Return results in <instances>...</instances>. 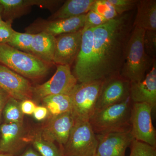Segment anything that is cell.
Instances as JSON below:
<instances>
[{
	"instance_id": "1",
	"label": "cell",
	"mask_w": 156,
	"mask_h": 156,
	"mask_svg": "<svg viewBox=\"0 0 156 156\" xmlns=\"http://www.w3.org/2000/svg\"><path fill=\"white\" fill-rule=\"evenodd\" d=\"M130 12L93 28V60L90 81L121 75L126 45L133 27Z\"/></svg>"
},
{
	"instance_id": "2",
	"label": "cell",
	"mask_w": 156,
	"mask_h": 156,
	"mask_svg": "<svg viewBox=\"0 0 156 156\" xmlns=\"http://www.w3.org/2000/svg\"><path fill=\"white\" fill-rule=\"evenodd\" d=\"M145 30L134 27L125 50L121 76L130 83H138L144 79L147 71L155 59L146 53L144 46Z\"/></svg>"
},
{
	"instance_id": "3",
	"label": "cell",
	"mask_w": 156,
	"mask_h": 156,
	"mask_svg": "<svg viewBox=\"0 0 156 156\" xmlns=\"http://www.w3.org/2000/svg\"><path fill=\"white\" fill-rule=\"evenodd\" d=\"M132 104L129 96L119 103L95 111L89 121L95 134L99 135L131 130Z\"/></svg>"
},
{
	"instance_id": "4",
	"label": "cell",
	"mask_w": 156,
	"mask_h": 156,
	"mask_svg": "<svg viewBox=\"0 0 156 156\" xmlns=\"http://www.w3.org/2000/svg\"><path fill=\"white\" fill-rule=\"evenodd\" d=\"M0 64L26 78L31 79L42 77L50 68V64L36 56L7 44H0Z\"/></svg>"
},
{
	"instance_id": "5",
	"label": "cell",
	"mask_w": 156,
	"mask_h": 156,
	"mask_svg": "<svg viewBox=\"0 0 156 156\" xmlns=\"http://www.w3.org/2000/svg\"><path fill=\"white\" fill-rule=\"evenodd\" d=\"M103 81H89L76 85L70 93L71 112L76 120L88 121L94 114Z\"/></svg>"
},
{
	"instance_id": "6",
	"label": "cell",
	"mask_w": 156,
	"mask_h": 156,
	"mask_svg": "<svg viewBox=\"0 0 156 156\" xmlns=\"http://www.w3.org/2000/svg\"><path fill=\"white\" fill-rule=\"evenodd\" d=\"M98 143L89 122L75 120L67 142L61 150L63 156H95Z\"/></svg>"
},
{
	"instance_id": "7",
	"label": "cell",
	"mask_w": 156,
	"mask_h": 156,
	"mask_svg": "<svg viewBox=\"0 0 156 156\" xmlns=\"http://www.w3.org/2000/svg\"><path fill=\"white\" fill-rule=\"evenodd\" d=\"M77 82L72 73L70 66L57 65L55 73L49 80L33 87V98L41 100L50 95H69Z\"/></svg>"
},
{
	"instance_id": "8",
	"label": "cell",
	"mask_w": 156,
	"mask_h": 156,
	"mask_svg": "<svg viewBox=\"0 0 156 156\" xmlns=\"http://www.w3.org/2000/svg\"><path fill=\"white\" fill-rule=\"evenodd\" d=\"M151 107L145 103H133L130 122L134 139L156 147V131L153 125Z\"/></svg>"
},
{
	"instance_id": "9",
	"label": "cell",
	"mask_w": 156,
	"mask_h": 156,
	"mask_svg": "<svg viewBox=\"0 0 156 156\" xmlns=\"http://www.w3.org/2000/svg\"><path fill=\"white\" fill-rule=\"evenodd\" d=\"M86 14L55 20L37 19L26 28L25 31L26 33L32 34L45 33L56 37L62 34L75 32L83 29Z\"/></svg>"
},
{
	"instance_id": "10",
	"label": "cell",
	"mask_w": 156,
	"mask_h": 156,
	"mask_svg": "<svg viewBox=\"0 0 156 156\" xmlns=\"http://www.w3.org/2000/svg\"><path fill=\"white\" fill-rule=\"evenodd\" d=\"M75 123L71 112L50 116L40 129L43 138L51 142L57 143L61 149L67 142Z\"/></svg>"
},
{
	"instance_id": "11",
	"label": "cell",
	"mask_w": 156,
	"mask_h": 156,
	"mask_svg": "<svg viewBox=\"0 0 156 156\" xmlns=\"http://www.w3.org/2000/svg\"><path fill=\"white\" fill-rule=\"evenodd\" d=\"M0 87L20 101L32 99L33 87L27 78L0 64Z\"/></svg>"
},
{
	"instance_id": "12",
	"label": "cell",
	"mask_w": 156,
	"mask_h": 156,
	"mask_svg": "<svg viewBox=\"0 0 156 156\" xmlns=\"http://www.w3.org/2000/svg\"><path fill=\"white\" fill-rule=\"evenodd\" d=\"M23 123H2L0 125V153L15 156L30 141Z\"/></svg>"
},
{
	"instance_id": "13",
	"label": "cell",
	"mask_w": 156,
	"mask_h": 156,
	"mask_svg": "<svg viewBox=\"0 0 156 156\" xmlns=\"http://www.w3.org/2000/svg\"><path fill=\"white\" fill-rule=\"evenodd\" d=\"M130 82L121 75L103 81L96 110L119 103L130 96Z\"/></svg>"
},
{
	"instance_id": "14",
	"label": "cell",
	"mask_w": 156,
	"mask_h": 156,
	"mask_svg": "<svg viewBox=\"0 0 156 156\" xmlns=\"http://www.w3.org/2000/svg\"><path fill=\"white\" fill-rule=\"evenodd\" d=\"M93 60V28L82 30L80 49L74 62L73 73L79 83L90 81Z\"/></svg>"
},
{
	"instance_id": "15",
	"label": "cell",
	"mask_w": 156,
	"mask_h": 156,
	"mask_svg": "<svg viewBox=\"0 0 156 156\" xmlns=\"http://www.w3.org/2000/svg\"><path fill=\"white\" fill-rule=\"evenodd\" d=\"M82 30L62 34L56 37V46L53 63L71 66L80 49Z\"/></svg>"
},
{
	"instance_id": "16",
	"label": "cell",
	"mask_w": 156,
	"mask_h": 156,
	"mask_svg": "<svg viewBox=\"0 0 156 156\" xmlns=\"http://www.w3.org/2000/svg\"><path fill=\"white\" fill-rule=\"evenodd\" d=\"M96 135L98 142L96 155L98 156H126L127 148L134 139L131 130Z\"/></svg>"
},
{
	"instance_id": "17",
	"label": "cell",
	"mask_w": 156,
	"mask_h": 156,
	"mask_svg": "<svg viewBox=\"0 0 156 156\" xmlns=\"http://www.w3.org/2000/svg\"><path fill=\"white\" fill-rule=\"evenodd\" d=\"M130 97L133 103L149 105L153 110L156 107V61L144 79L138 83H130Z\"/></svg>"
},
{
	"instance_id": "18",
	"label": "cell",
	"mask_w": 156,
	"mask_h": 156,
	"mask_svg": "<svg viewBox=\"0 0 156 156\" xmlns=\"http://www.w3.org/2000/svg\"><path fill=\"white\" fill-rule=\"evenodd\" d=\"M51 0H0L4 21L12 23L14 20L28 13L33 6L50 9Z\"/></svg>"
},
{
	"instance_id": "19",
	"label": "cell",
	"mask_w": 156,
	"mask_h": 156,
	"mask_svg": "<svg viewBox=\"0 0 156 156\" xmlns=\"http://www.w3.org/2000/svg\"><path fill=\"white\" fill-rule=\"evenodd\" d=\"M56 37L45 33L34 34L30 53L49 64L53 63Z\"/></svg>"
},
{
	"instance_id": "20",
	"label": "cell",
	"mask_w": 156,
	"mask_h": 156,
	"mask_svg": "<svg viewBox=\"0 0 156 156\" xmlns=\"http://www.w3.org/2000/svg\"><path fill=\"white\" fill-rule=\"evenodd\" d=\"M137 12L133 26L156 31V0H137Z\"/></svg>"
},
{
	"instance_id": "21",
	"label": "cell",
	"mask_w": 156,
	"mask_h": 156,
	"mask_svg": "<svg viewBox=\"0 0 156 156\" xmlns=\"http://www.w3.org/2000/svg\"><path fill=\"white\" fill-rule=\"evenodd\" d=\"M95 0H67L56 12L48 17V20L66 19L87 14L90 11Z\"/></svg>"
},
{
	"instance_id": "22",
	"label": "cell",
	"mask_w": 156,
	"mask_h": 156,
	"mask_svg": "<svg viewBox=\"0 0 156 156\" xmlns=\"http://www.w3.org/2000/svg\"><path fill=\"white\" fill-rule=\"evenodd\" d=\"M44 106L48 109L50 116H56L71 112L72 105L69 95H50L42 99Z\"/></svg>"
},
{
	"instance_id": "23",
	"label": "cell",
	"mask_w": 156,
	"mask_h": 156,
	"mask_svg": "<svg viewBox=\"0 0 156 156\" xmlns=\"http://www.w3.org/2000/svg\"><path fill=\"white\" fill-rule=\"evenodd\" d=\"M30 139L34 149L41 156H63L61 148L43 138L40 129L31 134Z\"/></svg>"
},
{
	"instance_id": "24",
	"label": "cell",
	"mask_w": 156,
	"mask_h": 156,
	"mask_svg": "<svg viewBox=\"0 0 156 156\" xmlns=\"http://www.w3.org/2000/svg\"><path fill=\"white\" fill-rule=\"evenodd\" d=\"M24 115L20 108V101L10 97L2 113L3 123H23Z\"/></svg>"
},
{
	"instance_id": "25",
	"label": "cell",
	"mask_w": 156,
	"mask_h": 156,
	"mask_svg": "<svg viewBox=\"0 0 156 156\" xmlns=\"http://www.w3.org/2000/svg\"><path fill=\"white\" fill-rule=\"evenodd\" d=\"M34 34L15 31L10 41L7 44L17 50L30 53L31 46Z\"/></svg>"
},
{
	"instance_id": "26",
	"label": "cell",
	"mask_w": 156,
	"mask_h": 156,
	"mask_svg": "<svg viewBox=\"0 0 156 156\" xmlns=\"http://www.w3.org/2000/svg\"><path fill=\"white\" fill-rule=\"evenodd\" d=\"M90 11H94L108 21L119 16L108 0H95Z\"/></svg>"
},
{
	"instance_id": "27",
	"label": "cell",
	"mask_w": 156,
	"mask_h": 156,
	"mask_svg": "<svg viewBox=\"0 0 156 156\" xmlns=\"http://www.w3.org/2000/svg\"><path fill=\"white\" fill-rule=\"evenodd\" d=\"M129 156H156V147L134 139L131 143Z\"/></svg>"
},
{
	"instance_id": "28",
	"label": "cell",
	"mask_w": 156,
	"mask_h": 156,
	"mask_svg": "<svg viewBox=\"0 0 156 156\" xmlns=\"http://www.w3.org/2000/svg\"><path fill=\"white\" fill-rule=\"evenodd\" d=\"M144 46L147 54L153 59L156 57V31L145 30Z\"/></svg>"
},
{
	"instance_id": "29",
	"label": "cell",
	"mask_w": 156,
	"mask_h": 156,
	"mask_svg": "<svg viewBox=\"0 0 156 156\" xmlns=\"http://www.w3.org/2000/svg\"><path fill=\"white\" fill-rule=\"evenodd\" d=\"M108 20L94 11H89L86 14L85 23L83 30L96 28L103 25Z\"/></svg>"
},
{
	"instance_id": "30",
	"label": "cell",
	"mask_w": 156,
	"mask_h": 156,
	"mask_svg": "<svg viewBox=\"0 0 156 156\" xmlns=\"http://www.w3.org/2000/svg\"><path fill=\"white\" fill-rule=\"evenodd\" d=\"M119 15L129 12L136 5L137 0H108Z\"/></svg>"
},
{
	"instance_id": "31",
	"label": "cell",
	"mask_w": 156,
	"mask_h": 156,
	"mask_svg": "<svg viewBox=\"0 0 156 156\" xmlns=\"http://www.w3.org/2000/svg\"><path fill=\"white\" fill-rule=\"evenodd\" d=\"M16 31L12 28V23L5 22L0 27V44H8Z\"/></svg>"
},
{
	"instance_id": "32",
	"label": "cell",
	"mask_w": 156,
	"mask_h": 156,
	"mask_svg": "<svg viewBox=\"0 0 156 156\" xmlns=\"http://www.w3.org/2000/svg\"><path fill=\"white\" fill-rule=\"evenodd\" d=\"M37 106L36 102L32 99H26L20 101V108L24 115H33Z\"/></svg>"
},
{
	"instance_id": "33",
	"label": "cell",
	"mask_w": 156,
	"mask_h": 156,
	"mask_svg": "<svg viewBox=\"0 0 156 156\" xmlns=\"http://www.w3.org/2000/svg\"><path fill=\"white\" fill-rule=\"evenodd\" d=\"M49 114V112L46 107L44 105H37L33 115L37 121H42L46 119Z\"/></svg>"
},
{
	"instance_id": "34",
	"label": "cell",
	"mask_w": 156,
	"mask_h": 156,
	"mask_svg": "<svg viewBox=\"0 0 156 156\" xmlns=\"http://www.w3.org/2000/svg\"><path fill=\"white\" fill-rule=\"evenodd\" d=\"M10 97L9 94L0 87V125L2 120L3 109Z\"/></svg>"
},
{
	"instance_id": "35",
	"label": "cell",
	"mask_w": 156,
	"mask_h": 156,
	"mask_svg": "<svg viewBox=\"0 0 156 156\" xmlns=\"http://www.w3.org/2000/svg\"><path fill=\"white\" fill-rule=\"evenodd\" d=\"M19 156H41L34 148L27 149Z\"/></svg>"
},
{
	"instance_id": "36",
	"label": "cell",
	"mask_w": 156,
	"mask_h": 156,
	"mask_svg": "<svg viewBox=\"0 0 156 156\" xmlns=\"http://www.w3.org/2000/svg\"><path fill=\"white\" fill-rule=\"evenodd\" d=\"M2 8L0 5V27L5 22V21L3 20L2 17Z\"/></svg>"
},
{
	"instance_id": "37",
	"label": "cell",
	"mask_w": 156,
	"mask_h": 156,
	"mask_svg": "<svg viewBox=\"0 0 156 156\" xmlns=\"http://www.w3.org/2000/svg\"><path fill=\"white\" fill-rule=\"evenodd\" d=\"M0 156H14L10 154L0 153Z\"/></svg>"
},
{
	"instance_id": "38",
	"label": "cell",
	"mask_w": 156,
	"mask_h": 156,
	"mask_svg": "<svg viewBox=\"0 0 156 156\" xmlns=\"http://www.w3.org/2000/svg\"><path fill=\"white\" fill-rule=\"evenodd\" d=\"M95 156H98L97 155H95Z\"/></svg>"
}]
</instances>
